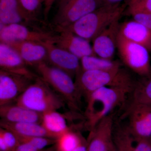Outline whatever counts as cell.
<instances>
[{
    "label": "cell",
    "instance_id": "obj_19",
    "mask_svg": "<svg viewBox=\"0 0 151 151\" xmlns=\"http://www.w3.org/2000/svg\"><path fill=\"white\" fill-rule=\"evenodd\" d=\"M119 34L127 40L138 44L151 52V29L134 20L120 25Z\"/></svg>",
    "mask_w": 151,
    "mask_h": 151
},
{
    "label": "cell",
    "instance_id": "obj_21",
    "mask_svg": "<svg viewBox=\"0 0 151 151\" xmlns=\"http://www.w3.org/2000/svg\"><path fill=\"white\" fill-rule=\"evenodd\" d=\"M0 126L17 136L45 137L55 139L40 124L29 122L12 123L1 120Z\"/></svg>",
    "mask_w": 151,
    "mask_h": 151
},
{
    "label": "cell",
    "instance_id": "obj_38",
    "mask_svg": "<svg viewBox=\"0 0 151 151\" xmlns=\"http://www.w3.org/2000/svg\"><path fill=\"white\" fill-rule=\"evenodd\" d=\"M149 140H150V142H151V137L150 138V139H149Z\"/></svg>",
    "mask_w": 151,
    "mask_h": 151
},
{
    "label": "cell",
    "instance_id": "obj_11",
    "mask_svg": "<svg viewBox=\"0 0 151 151\" xmlns=\"http://www.w3.org/2000/svg\"><path fill=\"white\" fill-rule=\"evenodd\" d=\"M128 119L127 124L129 129L135 136L144 139L151 137V105H141L132 108L120 117Z\"/></svg>",
    "mask_w": 151,
    "mask_h": 151
},
{
    "label": "cell",
    "instance_id": "obj_6",
    "mask_svg": "<svg viewBox=\"0 0 151 151\" xmlns=\"http://www.w3.org/2000/svg\"><path fill=\"white\" fill-rule=\"evenodd\" d=\"M117 49L122 63L140 76L151 74L150 52L145 47L125 39L119 33Z\"/></svg>",
    "mask_w": 151,
    "mask_h": 151
},
{
    "label": "cell",
    "instance_id": "obj_1",
    "mask_svg": "<svg viewBox=\"0 0 151 151\" xmlns=\"http://www.w3.org/2000/svg\"><path fill=\"white\" fill-rule=\"evenodd\" d=\"M132 89L104 87L89 94L86 100L84 113L85 126L91 132L103 119L119 106H124Z\"/></svg>",
    "mask_w": 151,
    "mask_h": 151
},
{
    "label": "cell",
    "instance_id": "obj_26",
    "mask_svg": "<svg viewBox=\"0 0 151 151\" xmlns=\"http://www.w3.org/2000/svg\"><path fill=\"white\" fill-rule=\"evenodd\" d=\"M83 140L81 134L70 129L57 139L56 151H73Z\"/></svg>",
    "mask_w": 151,
    "mask_h": 151
},
{
    "label": "cell",
    "instance_id": "obj_27",
    "mask_svg": "<svg viewBox=\"0 0 151 151\" xmlns=\"http://www.w3.org/2000/svg\"><path fill=\"white\" fill-rule=\"evenodd\" d=\"M17 136L19 142L29 143L34 146L40 151L42 150L47 146L56 144L57 141V139H55L45 137H22L17 135Z\"/></svg>",
    "mask_w": 151,
    "mask_h": 151
},
{
    "label": "cell",
    "instance_id": "obj_5",
    "mask_svg": "<svg viewBox=\"0 0 151 151\" xmlns=\"http://www.w3.org/2000/svg\"><path fill=\"white\" fill-rule=\"evenodd\" d=\"M14 103L42 114L58 111L66 105L62 97L39 77L28 87Z\"/></svg>",
    "mask_w": 151,
    "mask_h": 151
},
{
    "label": "cell",
    "instance_id": "obj_2",
    "mask_svg": "<svg viewBox=\"0 0 151 151\" xmlns=\"http://www.w3.org/2000/svg\"><path fill=\"white\" fill-rule=\"evenodd\" d=\"M136 81L129 70L124 68L116 70H83L75 77V84L82 97L86 99L92 93L104 87L132 89Z\"/></svg>",
    "mask_w": 151,
    "mask_h": 151
},
{
    "label": "cell",
    "instance_id": "obj_3",
    "mask_svg": "<svg viewBox=\"0 0 151 151\" xmlns=\"http://www.w3.org/2000/svg\"><path fill=\"white\" fill-rule=\"evenodd\" d=\"M35 67L40 78L62 97L72 112H81L82 96L72 76L47 62L42 63Z\"/></svg>",
    "mask_w": 151,
    "mask_h": 151
},
{
    "label": "cell",
    "instance_id": "obj_20",
    "mask_svg": "<svg viewBox=\"0 0 151 151\" xmlns=\"http://www.w3.org/2000/svg\"><path fill=\"white\" fill-rule=\"evenodd\" d=\"M141 105H151V74L136 81L124 105V112Z\"/></svg>",
    "mask_w": 151,
    "mask_h": 151
},
{
    "label": "cell",
    "instance_id": "obj_4",
    "mask_svg": "<svg viewBox=\"0 0 151 151\" xmlns=\"http://www.w3.org/2000/svg\"><path fill=\"white\" fill-rule=\"evenodd\" d=\"M126 6L124 4L102 6L65 29L89 41H93L113 22L120 19Z\"/></svg>",
    "mask_w": 151,
    "mask_h": 151
},
{
    "label": "cell",
    "instance_id": "obj_7",
    "mask_svg": "<svg viewBox=\"0 0 151 151\" xmlns=\"http://www.w3.org/2000/svg\"><path fill=\"white\" fill-rule=\"evenodd\" d=\"M103 6L101 0H69L58 6L54 24L57 29L66 28Z\"/></svg>",
    "mask_w": 151,
    "mask_h": 151
},
{
    "label": "cell",
    "instance_id": "obj_37",
    "mask_svg": "<svg viewBox=\"0 0 151 151\" xmlns=\"http://www.w3.org/2000/svg\"><path fill=\"white\" fill-rule=\"evenodd\" d=\"M109 151H116V149H115V147H114V146H113V147H112V148L111 149V150H110Z\"/></svg>",
    "mask_w": 151,
    "mask_h": 151
},
{
    "label": "cell",
    "instance_id": "obj_13",
    "mask_svg": "<svg viewBox=\"0 0 151 151\" xmlns=\"http://www.w3.org/2000/svg\"><path fill=\"white\" fill-rule=\"evenodd\" d=\"M113 142L116 151H151L149 139L138 137L126 125L114 124Z\"/></svg>",
    "mask_w": 151,
    "mask_h": 151
},
{
    "label": "cell",
    "instance_id": "obj_29",
    "mask_svg": "<svg viewBox=\"0 0 151 151\" xmlns=\"http://www.w3.org/2000/svg\"><path fill=\"white\" fill-rule=\"evenodd\" d=\"M0 137L4 139L11 151H14L19 143L14 133L1 127L0 128Z\"/></svg>",
    "mask_w": 151,
    "mask_h": 151
},
{
    "label": "cell",
    "instance_id": "obj_32",
    "mask_svg": "<svg viewBox=\"0 0 151 151\" xmlns=\"http://www.w3.org/2000/svg\"><path fill=\"white\" fill-rule=\"evenodd\" d=\"M56 1V0H44V14L45 17L46 18L54 3Z\"/></svg>",
    "mask_w": 151,
    "mask_h": 151
},
{
    "label": "cell",
    "instance_id": "obj_23",
    "mask_svg": "<svg viewBox=\"0 0 151 151\" xmlns=\"http://www.w3.org/2000/svg\"><path fill=\"white\" fill-rule=\"evenodd\" d=\"M83 70H116L122 68V63L119 60L105 59L96 55H89L80 59Z\"/></svg>",
    "mask_w": 151,
    "mask_h": 151
},
{
    "label": "cell",
    "instance_id": "obj_10",
    "mask_svg": "<svg viewBox=\"0 0 151 151\" xmlns=\"http://www.w3.org/2000/svg\"><path fill=\"white\" fill-rule=\"evenodd\" d=\"M54 35L49 32L29 29L21 23L2 26L0 30V41L9 44L18 42L34 41L43 42L54 40Z\"/></svg>",
    "mask_w": 151,
    "mask_h": 151
},
{
    "label": "cell",
    "instance_id": "obj_34",
    "mask_svg": "<svg viewBox=\"0 0 151 151\" xmlns=\"http://www.w3.org/2000/svg\"><path fill=\"white\" fill-rule=\"evenodd\" d=\"M73 151H87V145L85 144L83 140L79 145Z\"/></svg>",
    "mask_w": 151,
    "mask_h": 151
},
{
    "label": "cell",
    "instance_id": "obj_35",
    "mask_svg": "<svg viewBox=\"0 0 151 151\" xmlns=\"http://www.w3.org/2000/svg\"><path fill=\"white\" fill-rule=\"evenodd\" d=\"M68 1L69 0H56V1L57 3L58 6V7L59 6L62 5L63 4H65V3H66V2Z\"/></svg>",
    "mask_w": 151,
    "mask_h": 151
},
{
    "label": "cell",
    "instance_id": "obj_33",
    "mask_svg": "<svg viewBox=\"0 0 151 151\" xmlns=\"http://www.w3.org/2000/svg\"><path fill=\"white\" fill-rule=\"evenodd\" d=\"M124 0H101L103 6H116L121 4Z\"/></svg>",
    "mask_w": 151,
    "mask_h": 151
},
{
    "label": "cell",
    "instance_id": "obj_24",
    "mask_svg": "<svg viewBox=\"0 0 151 151\" xmlns=\"http://www.w3.org/2000/svg\"><path fill=\"white\" fill-rule=\"evenodd\" d=\"M23 20L19 10L17 0H0L1 26L21 23Z\"/></svg>",
    "mask_w": 151,
    "mask_h": 151
},
{
    "label": "cell",
    "instance_id": "obj_8",
    "mask_svg": "<svg viewBox=\"0 0 151 151\" xmlns=\"http://www.w3.org/2000/svg\"><path fill=\"white\" fill-rule=\"evenodd\" d=\"M37 78L1 69L0 106L14 102Z\"/></svg>",
    "mask_w": 151,
    "mask_h": 151
},
{
    "label": "cell",
    "instance_id": "obj_17",
    "mask_svg": "<svg viewBox=\"0 0 151 151\" xmlns=\"http://www.w3.org/2000/svg\"><path fill=\"white\" fill-rule=\"evenodd\" d=\"M1 120L12 123H38L41 124L42 114L38 113L16 103L0 106Z\"/></svg>",
    "mask_w": 151,
    "mask_h": 151
},
{
    "label": "cell",
    "instance_id": "obj_14",
    "mask_svg": "<svg viewBox=\"0 0 151 151\" xmlns=\"http://www.w3.org/2000/svg\"><path fill=\"white\" fill-rule=\"evenodd\" d=\"M53 42L58 46L70 52L81 59L89 55H96L89 41L65 29H57Z\"/></svg>",
    "mask_w": 151,
    "mask_h": 151
},
{
    "label": "cell",
    "instance_id": "obj_31",
    "mask_svg": "<svg viewBox=\"0 0 151 151\" xmlns=\"http://www.w3.org/2000/svg\"><path fill=\"white\" fill-rule=\"evenodd\" d=\"M14 151H40L29 143L19 142Z\"/></svg>",
    "mask_w": 151,
    "mask_h": 151
},
{
    "label": "cell",
    "instance_id": "obj_36",
    "mask_svg": "<svg viewBox=\"0 0 151 151\" xmlns=\"http://www.w3.org/2000/svg\"><path fill=\"white\" fill-rule=\"evenodd\" d=\"M41 151H54V150H53V148H49L48 149H47V150H42Z\"/></svg>",
    "mask_w": 151,
    "mask_h": 151
},
{
    "label": "cell",
    "instance_id": "obj_15",
    "mask_svg": "<svg viewBox=\"0 0 151 151\" xmlns=\"http://www.w3.org/2000/svg\"><path fill=\"white\" fill-rule=\"evenodd\" d=\"M120 19L113 22L93 40L92 48L96 56L105 59H113L121 24Z\"/></svg>",
    "mask_w": 151,
    "mask_h": 151
},
{
    "label": "cell",
    "instance_id": "obj_22",
    "mask_svg": "<svg viewBox=\"0 0 151 151\" xmlns=\"http://www.w3.org/2000/svg\"><path fill=\"white\" fill-rule=\"evenodd\" d=\"M41 124L56 139L71 129L68 125L65 116L58 111L43 113Z\"/></svg>",
    "mask_w": 151,
    "mask_h": 151
},
{
    "label": "cell",
    "instance_id": "obj_25",
    "mask_svg": "<svg viewBox=\"0 0 151 151\" xmlns=\"http://www.w3.org/2000/svg\"><path fill=\"white\" fill-rule=\"evenodd\" d=\"M19 10L24 20L36 21L44 0H17Z\"/></svg>",
    "mask_w": 151,
    "mask_h": 151
},
{
    "label": "cell",
    "instance_id": "obj_16",
    "mask_svg": "<svg viewBox=\"0 0 151 151\" xmlns=\"http://www.w3.org/2000/svg\"><path fill=\"white\" fill-rule=\"evenodd\" d=\"M18 52L8 44L0 43V68L1 70L36 78L38 77L27 67Z\"/></svg>",
    "mask_w": 151,
    "mask_h": 151
},
{
    "label": "cell",
    "instance_id": "obj_9",
    "mask_svg": "<svg viewBox=\"0 0 151 151\" xmlns=\"http://www.w3.org/2000/svg\"><path fill=\"white\" fill-rule=\"evenodd\" d=\"M42 43L46 47L47 61L50 65L65 71L73 78L80 72L81 69V62L78 57L58 46L52 40H47Z\"/></svg>",
    "mask_w": 151,
    "mask_h": 151
},
{
    "label": "cell",
    "instance_id": "obj_30",
    "mask_svg": "<svg viewBox=\"0 0 151 151\" xmlns=\"http://www.w3.org/2000/svg\"><path fill=\"white\" fill-rule=\"evenodd\" d=\"M128 6L151 13V0H128Z\"/></svg>",
    "mask_w": 151,
    "mask_h": 151
},
{
    "label": "cell",
    "instance_id": "obj_12",
    "mask_svg": "<svg viewBox=\"0 0 151 151\" xmlns=\"http://www.w3.org/2000/svg\"><path fill=\"white\" fill-rule=\"evenodd\" d=\"M113 114L106 116L90 132L87 151H109L114 146Z\"/></svg>",
    "mask_w": 151,
    "mask_h": 151
},
{
    "label": "cell",
    "instance_id": "obj_18",
    "mask_svg": "<svg viewBox=\"0 0 151 151\" xmlns=\"http://www.w3.org/2000/svg\"><path fill=\"white\" fill-rule=\"evenodd\" d=\"M9 45L18 52L28 65L35 67L42 63L47 62V51L41 42H18Z\"/></svg>",
    "mask_w": 151,
    "mask_h": 151
},
{
    "label": "cell",
    "instance_id": "obj_28",
    "mask_svg": "<svg viewBox=\"0 0 151 151\" xmlns=\"http://www.w3.org/2000/svg\"><path fill=\"white\" fill-rule=\"evenodd\" d=\"M128 12L133 19L151 29V13L130 7Z\"/></svg>",
    "mask_w": 151,
    "mask_h": 151
}]
</instances>
